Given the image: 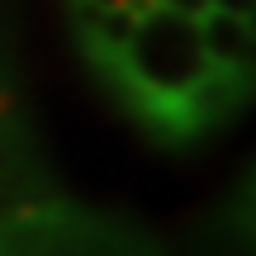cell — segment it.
Here are the masks:
<instances>
[{
    "label": "cell",
    "instance_id": "1",
    "mask_svg": "<svg viewBox=\"0 0 256 256\" xmlns=\"http://www.w3.org/2000/svg\"><path fill=\"white\" fill-rule=\"evenodd\" d=\"M119 104L162 142H194L238 104V86L214 72L200 43V19L171 5H147L124 43L90 57Z\"/></svg>",
    "mask_w": 256,
    "mask_h": 256
},
{
    "label": "cell",
    "instance_id": "5",
    "mask_svg": "<svg viewBox=\"0 0 256 256\" xmlns=\"http://www.w3.org/2000/svg\"><path fill=\"white\" fill-rule=\"evenodd\" d=\"M147 5H152V0H147Z\"/></svg>",
    "mask_w": 256,
    "mask_h": 256
},
{
    "label": "cell",
    "instance_id": "2",
    "mask_svg": "<svg viewBox=\"0 0 256 256\" xmlns=\"http://www.w3.org/2000/svg\"><path fill=\"white\" fill-rule=\"evenodd\" d=\"M200 43H204V57L214 62V72L228 76L232 86H247L252 76V19H238V14H223V10H204L200 14Z\"/></svg>",
    "mask_w": 256,
    "mask_h": 256
},
{
    "label": "cell",
    "instance_id": "4",
    "mask_svg": "<svg viewBox=\"0 0 256 256\" xmlns=\"http://www.w3.org/2000/svg\"><path fill=\"white\" fill-rule=\"evenodd\" d=\"M162 5H171L176 14H190V19H200L204 10H209V0H162Z\"/></svg>",
    "mask_w": 256,
    "mask_h": 256
},
{
    "label": "cell",
    "instance_id": "3",
    "mask_svg": "<svg viewBox=\"0 0 256 256\" xmlns=\"http://www.w3.org/2000/svg\"><path fill=\"white\" fill-rule=\"evenodd\" d=\"M252 5L256 0H209V10H223V14H238V19H252Z\"/></svg>",
    "mask_w": 256,
    "mask_h": 256
}]
</instances>
